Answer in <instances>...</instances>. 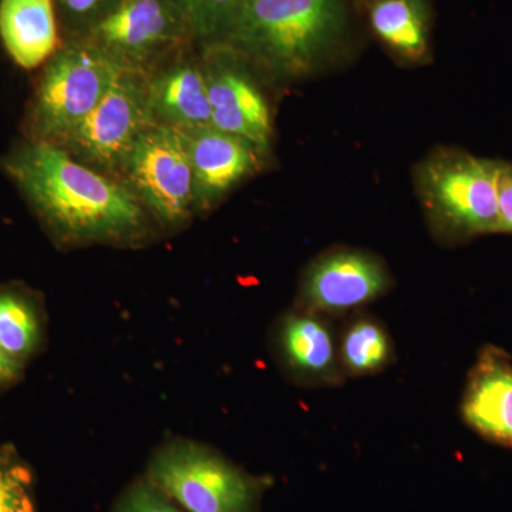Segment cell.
<instances>
[{"instance_id": "19", "label": "cell", "mask_w": 512, "mask_h": 512, "mask_svg": "<svg viewBox=\"0 0 512 512\" xmlns=\"http://www.w3.org/2000/svg\"><path fill=\"white\" fill-rule=\"evenodd\" d=\"M0 512H37L36 477L12 444H0Z\"/></svg>"}, {"instance_id": "14", "label": "cell", "mask_w": 512, "mask_h": 512, "mask_svg": "<svg viewBox=\"0 0 512 512\" xmlns=\"http://www.w3.org/2000/svg\"><path fill=\"white\" fill-rule=\"evenodd\" d=\"M275 345L282 365L298 382L339 384L345 376L328 316L299 308L285 313L276 328Z\"/></svg>"}, {"instance_id": "4", "label": "cell", "mask_w": 512, "mask_h": 512, "mask_svg": "<svg viewBox=\"0 0 512 512\" xmlns=\"http://www.w3.org/2000/svg\"><path fill=\"white\" fill-rule=\"evenodd\" d=\"M124 69L93 42L57 50L33 96L26 130L29 141L62 146L100 103Z\"/></svg>"}, {"instance_id": "8", "label": "cell", "mask_w": 512, "mask_h": 512, "mask_svg": "<svg viewBox=\"0 0 512 512\" xmlns=\"http://www.w3.org/2000/svg\"><path fill=\"white\" fill-rule=\"evenodd\" d=\"M212 127L245 138L259 150L271 148L272 114L251 63L224 43H212L204 62Z\"/></svg>"}, {"instance_id": "16", "label": "cell", "mask_w": 512, "mask_h": 512, "mask_svg": "<svg viewBox=\"0 0 512 512\" xmlns=\"http://www.w3.org/2000/svg\"><path fill=\"white\" fill-rule=\"evenodd\" d=\"M0 37L23 69L49 62L59 50L53 0H0Z\"/></svg>"}, {"instance_id": "10", "label": "cell", "mask_w": 512, "mask_h": 512, "mask_svg": "<svg viewBox=\"0 0 512 512\" xmlns=\"http://www.w3.org/2000/svg\"><path fill=\"white\" fill-rule=\"evenodd\" d=\"M392 284V275L379 256L360 249H332L303 272L298 308L323 316L342 315L376 301Z\"/></svg>"}, {"instance_id": "13", "label": "cell", "mask_w": 512, "mask_h": 512, "mask_svg": "<svg viewBox=\"0 0 512 512\" xmlns=\"http://www.w3.org/2000/svg\"><path fill=\"white\" fill-rule=\"evenodd\" d=\"M461 416L478 436L512 450V360L503 349L484 346L468 373Z\"/></svg>"}, {"instance_id": "24", "label": "cell", "mask_w": 512, "mask_h": 512, "mask_svg": "<svg viewBox=\"0 0 512 512\" xmlns=\"http://www.w3.org/2000/svg\"><path fill=\"white\" fill-rule=\"evenodd\" d=\"M107 0H62L64 9L73 18H89L103 8Z\"/></svg>"}, {"instance_id": "2", "label": "cell", "mask_w": 512, "mask_h": 512, "mask_svg": "<svg viewBox=\"0 0 512 512\" xmlns=\"http://www.w3.org/2000/svg\"><path fill=\"white\" fill-rule=\"evenodd\" d=\"M360 25L356 0H248L220 43L265 72L296 80L348 55Z\"/></svg>"}, {"instance_id": "18", "label": "cell", "mask_w": 512, "mask_h": 512, "mask_svg": "<svg viewBox=\"0 0 512 512\" xmlns=\"http://www.w3.org/2000/svg\"><path fill=\"white\" fill-rule=\"evenodd\" d=\"M393 356L389 332L370 316L352 320L340 336L339 359L345 375H376L392 363Z\"/></svg>"}, {"instance_id": "23", "label": "cell", "mask_w": 512, "mask_h": 512, "mask_svg": "<svg viewBox=\"0 0 512 512\" xmlns=\"http://www.w3.org/2000/svg\"><path fill=\"white\" fill-rule=\"evenodd\" d=\"M25 372V365L15 359L0 345V390L8 389L19 382Z\"/></svg>"}, {"instance_id": "22", "label": "cell", "mask_w": 512, "mask_h": 512, "mask_svg": "<svg viewBox=\"0 0 512 512\" xmlns=\"http://www.w3.org/2000/svg\"><path fill=\"white\" fill-rule=\"evenodd\" d=\"M498 212L500 232L512 234V163L500 161L498 177Z\"/></svg>"}, {"instance_id": "6", "label": "cell", "mask_w": 512, "mask_h": 512, "mask_svg": "<svg viewBox=\"0 0 512 512\" xmlns=\"http://www.w3.org/2000/svg\"><path fill=\"white\" fill-rule=\"evenodd\" d=\"M154 124L147 73L124 67L92 113L59 147L113 177L123 174L137 141Z\"/></svg>"}, {"instance_id": "20", "label": "cell", "mask_w": 512, "mask_h": 512, "mask_svg": "<svg viewBox=\"0 0 512 512\" xmlns=\"http://www.w3.org/2000/svg\"><path fill=\"white\" fill-rule=\"evenodd\" d=\"M248 0H174L194 35L220 43Z\"/></svg>"}, {"instance_id": "12", "label": "cell", "mask_w": 512, "mask_h": 512, "mask_svg": "<svg viewBox=\"0 0 512 512\" xmlns=\"http://www.w3.org/2000/svg\"><path fill=\"white\" fill-rule=\"evenodd\" d=\"M360 19L387 56L423 67L434 55V0H356Z\"/></svg>"}, {"instance_id": "5", "label": "cell", "mask_w": 512, "mask_h": 512, "mask_svg": "<svg viewBox=\"0 0 512 512\" xmlns=\"http://www.w3.org/2000/svg\"><path fill=\"white\" fill-rule=\"evenodd\" d=\"M146 477L184 512H256L264 484L215 451L187 439L161 444Z\"/></svg>"}, {"instance_id": "11", "label": "cell", "mask_w": 512, "mask_h": 512, "mask_svg": "<svg viewBox=\"0 0 512 512\" xmlns=\"http://www.w3.org/2000/svg\"><path fill=\"white\" fill-rule=\"evenodd\" d=\"M194 171L197 210H205L261 170L265 153L245 138L215 127L180 131Z\"/></svg>"}, {"instance_id": "17", "label": "cell", "mask_w": 512, "mask_h": 512, "mask_svg": "<svg viewBox=\"0 0 512 512\" xmlns=\"http://www.w3.org/2000/svg\"><path fill=\"white\" fill-rule=\"evenodd\" d=\"M46 316L42 302L22 286H0V345L28 365L42 349Z\"/></svg>"}, {"instance_id": "9", "label": "cell", "mask_w": 512, "mask_h": 512, "mask_svg": "<svg viewBox=\"0 0 512 512\" xmlns=\"http://www.w3.org/2000/svg\"><path fill=\"white\" fill-rule=\"evenodd\" d=\"M190 32L174 0H120L94 25L90 42L126 69L146 72L147 63Z\"/></svg>"}, {"instance_id": "1", "label": "cell", "mask_w": 512, "mask_h": 512, "mask_svg": "<svg viewBox=\"0 0 512 512\" xmlns=\"http://www.w3.org/2000/svg\"><path fill=\"white\" fill-rule=\"evenodd\" d=\"M3 168L60 244L130 245L147 238L146 208L131 188L62 147L29 141Z\"/></svg>"}, {"instance_id": "21", "label": "cell", "mask_w": 512, "mask_h": 512, "mask_svg": "<svg viewBox=\"0 0 512 512\" xmlns=\"http://www.w3.org/2000/svg\"><path fill=\"white\" fill-rule=\"evenodd\" d=\"M111 512H184L146 476L138 477L117 498Z\"/></svg>"}, {"instance_id": "7", "label": "cell", "mask_w": 512, "mask_h": 512, "mask_svg": "<svg viewBox=\"0 0 512 512\" xmlns=\"http://www.w3.org/2000/svg\"><path fill=\"white\" fill-rule=\"evenodd\" d=\"M123 175L138 200L165 227H180L197 210L194 171L183 134L154 124L137 141Z\"/></svg>"}, {"instance_id": "15", "label": "cell", "mask_w": 512, "mask_h": 512, "mask_svg": "<svg viewBox=\"0 0 512 512\" xmlns=\"http://www.w3.org/2000/svg\"><path fill=\"white\" fill-rule=\"evenodd\" d=\"M148 92L157 124L178 131L212 126L207 77L202 64L180 62L148 76Z\"/></svg>"}, {"instance_id": "3", "label": "cell", "mask_w": 512, "mask_h": 512, "mask_svg": "<svg viewBox=\"0 0 512 512\" xmlns=\"http://www.w3.org/2000/svg\"><path fill=\"white\" fill-rule=\"evenodd\" d=\"M500 161L437 147L413 171L414 188L434 238L457 245L500 232Z\"/></svg>"}]
</instances>
